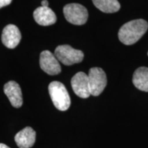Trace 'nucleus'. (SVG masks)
I'll use <instances>...</instances> for the list:
<instances>
[{
	"label": "nucleus",
	"mask_w": 148,
	"mask_h": 148,
	"mask_svg": "<svg viewBox=\"0 0 148 148\" xmlns=\"http://www.w3.org/2000/svg\"><path fill=\"white\" fill-rule=\"evenodd\" d=\"M49 93L56 108L65 111L71 105V99L64 85L58 81H53L49 85Z\"/></svg>",
	"instance_id": "2"
},
{
	"label": "nucleus",
	"mask_w": 148,
	"mask_h": 148,
	"mask_svg": "<svg viewBox=\"0 0 148 148\" xmlns=\"http://www.w3.org/2000/svg\"><path fill=\"white\" fill-rule=\"evenodd\" d=\"M21 38L19 29L16 25L9 24L3 29L1 40L3 44L9 49H14L18 45Z\"/></svg>",
	"instance_id": "8"
},
{
	"label": "nucleus",
	"mask_w": 148,
	"mask_h": 148,
	"mask_svg": "<svg viewBox=\"0 0 148 148\" xmlns=\"http://www.w3.org/2000/svg\"><path fill=\"white\" fill-rule=\"evenodd\" d=\"M48 5H49V3L47 0H43L41 2V6L42 7H48Z\"/></svg>",
	"instance_id": "15"
},
{
	"label": "nucleus",
	"mask_w": 148,
	"mask_h": 148,
	"mask_svg": "<svg viewBox=\"0 0 148 148\" xmlns=\"http://www.w3.org/2000/svg\"><path fill=\"white\" fill-rule=\"evenodd\" d=\"M63 13L66 21L76 25L86 23L88 16L87 9L79 3L66 5L63 8Z\"/></svg>",
	"instance_id": "4"
},
{
	"label": "nucleus",
	"mask_w": 148,
	"mask_h": 148,
	"mask_svg": "<svg viewBox=\"0 0 148 148\" xmlns=\"http://www.w3.org/2000/svg\"><path fill=\"white\" fill-rule=\"evenodd\" d=\"M12 0H0V8L10 4Z\"/></svg>",
	"instance_id": "14"
},
{
	"label": "nucleus",
	"mask_w": 148,
	"mask_h": 148,
	"mask_svg": "<svg viewBox=\"0 0 148 148\" xmlns=\"http://www.w3.org/2000/svg\"><path fill=\"white\" fill-rule=\"evenodd\" d=\"M54 55L58 61L64 65H72L82 62L84 53L82 51L77 50L70 45H59L56 48Z\"/></svg>",
	"instance_id": "3"
},
{
	"label": "nucleus",
	"mask_w": 148,
	"mask_h": 148,
	"mask_svg": "<svg viewBox=\"0 0 148 148\" xmlns=\"http://www.w3.org/2000/svg\"><path fill=\"white\" fill-rule=\"evenodd\" d=\"M14 140L19 148L32 147L36 140V132L31 127H25L15 135Z\"/></svg>",
	"instance_id": "10"
},
{
	"label": "nucleus",
	"mask_w": 148,
	"mask_h": 148,
	"mask_svg": "<svg viewBox=\"0 0 148 148\" xmlns=\"http://www.w3.org/2000/svg\"><path fill=\"white\" fill-rule=\"evenodd\" d=\"M35 21L43 26L51 25L56 21V16L49 7H38L33 13Z\"/></svg>",
	"instance_id": "11"
},
{
	"label": "nucleus",
	"mask_w": 148,
	"mask_h": 148,
	"mask_svg": "<svg viewBox=\"0 0 148 148\" xmlns=\"http://www.w3.org/2000/svg\"><path fill=\"white\" fill-rule=\"evenodd\" d=\"M147 28L148 23L145 20L142 18L132 20L122 25L118 33V37L124 45H133L143 36Z\"/></svg>",
	"instance_id": "1"
},
{
	"label": "nucleus",
	"mask_w": 148,
	"mask_h": 148,
	"mask_svg": "<svg viewBox=\"0 0 148 148\" xmlns=\"http://www.w3.org/2000/svg\"><path fill=\"white\" fill-rule=\"evenodd\" d=\"M132 82L136 88L148 92V68L145 66L138 68L133 74Z\"/></svg>",
	"instance_id": "12"
},
{
	"label": "nucleus",
	"mask_w": 148,
	"mask_h": 148,
	"mask_svg": "<svg viewBox=\"0 0 148 148\" xmlns=\"http://www.w3.org/2000/svg\"><path fill=\"white\" fill-rule=\"evenodd\" d=\"M5 95L10 100L12 106L14 108H20L23 104L21 89L20 86L14 81H10L4 85L3 87Z\"/></svg>",
	"instance_id": "9"
},
{
	"label": "nucleus",
	"mask_w": 148,
	"mask_h": 148,
	"mask_svg": "<svg viewBox=\"0 0 148 148\" xmlns=\"http://www.w3.org/2000/svg\"><path fill=\"white\" fill-rule=\"evenodd\" d=\"M96 8L105 13H113L119 10L121 5L117 0H92Z\"/></svg>",
	"instance_id": "13"
},
{
	"label": "nucleus",
	"mask_w": 148,
	"mask_h": 148,
	"mask_svg": "<svg viewBox=\"0 0 148 148\" xmlns=\"http://www.w3.org/2000/svg\"><path fill=\"white\" fill-rule=\"evenodd\" d=\"M90 95L93 96L99 95L107 84L106 73L102 69L93 67L89 70L88 74Z\"/></svg>",
	"instance_id": "5"
},
{
	"label": "nucleus",
	"mask_w": 148,
	"mask_h": 148,
	"mask_svg": "<svg viewBox=\"0 0 148 148\" xmlns=\"http://www.w3.org/2000/svg\"><path fill=\"white\" fill-rule=\"evenodd\" d=\"M40 66L42 71L49 75H57L61 71V66L58 59L54 54L48 50L42 51L40 53Z\"/></svg>",
	"instance_id": "7"
},
{
	"label": "nucleus",
	"mask_w": 148,
	"mask_h": 148,
	"mask_svg": "<svg viewBox=\"0 0 148 148\" xmlns=\"http://www.w3.org/2000/svg\"><path fill=\"white\" fill-rule=\"evenodd\" d=\"M147 56H148V52H147Z\"/></svg>",
	"instance_id": "17"
},
{
	"label": "nucleus",
	"mask_w": 148,
	"mask_h": 148,
	"mask_svg": "<svg viewBox=\"0 0 148 148\" xmlns=\"http://www.w3.org/2000/svg\"><path fill=\"white\" fill-rule=\"evenodd\" d=\"M0 148H10L3 143H0Z\"/></svg>",
	"instance_id": "16"
},
{
	"label": "nucleus",
	"mask_w": 148,
	"mask_h": 148,
	"mask_svg": "<svg viewBox=\"0 0 148 148\" xmlns=\"http://www.w3.org/2000/svg\"><path fill=\"white\" fill-rule=\"evenodd\" d=\"M72 88L78 97L88 98L90 95L88 75L84 72H78L71 80Z\"/></svg>",
	"instance_id": "6"
}]
</instances>
